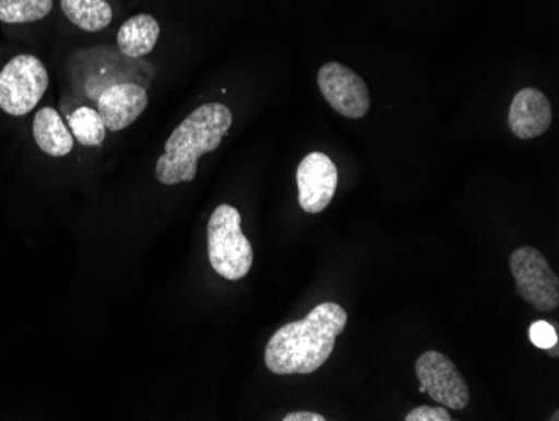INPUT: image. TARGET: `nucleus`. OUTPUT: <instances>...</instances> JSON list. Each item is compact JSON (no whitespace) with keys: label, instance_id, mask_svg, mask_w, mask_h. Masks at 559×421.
<instances>
[{"label":"nucleus","instance_id":"1","mask_svg":"<svg viewBox=\"0 0 559 421\" xmlns=\"http://www.w3.org/2000/svg\"><path fill=\"white\" fill-rule=\"evenodd\" d=\"M347 323V311L337 303L319 304L304 319L282 326L270 338L266 367L280 376L310 375L326 363Z\"/></svg>","mask_w":559,"mask_h":421},{"label":"nucleus","instance_id":"2","mask_svg":"<svg viewBox=\"0 0 559 421\" xmlns=\"http://www.w3.org/2000/svg\"><path fill=\"white\" fill-rule=\"evenodd\" d=\"M234 122V115L222 103H209L194 109L180 127L175 128L165 144V153L156 163L159 184L175 187L193 182L198 172V160L218 150L223 138Z\"/></svg>","mask_w":559,"mask_h":421},{"label":"nucleus","instance_id":"3","mask_svg":"<svg viewBox=\"0 0 559 421\" xmlns=\"http://www.w3.org/2000/svg\"><path fill=\"white\" fill-rule=\"evenodd\" d=\"M209 259L213 270L228 281L250 272L253 247L241 231V215L234 206H219L210 217Z\"/></svg>","mask_w":559,"mask_h":421},{"label":"nucleus","instance_id":"4","mask_svg":"<svg viewBox=\"0 0 559 421\" xmlns=\"http://www.w3.org/2000/svg\"><path fill=\"white\" fill-rule=\"evenodd\" d=\"M49 86L46 66L36 56L19 55L0 71V109L11 116L29 115Z\"/></svg>","mask_w":559,"mask_h":421},{"label":"nucleus","instance_id":"5","mask_svg":"<svg viewBox=\"0 0 559 421\" xmlns=\"http://www.w3.org/2000/svg\"><path fill=\"white\" fill-rule=\"evenodd\" d=\"M510 269L518 294L530 306L542 313H549L559 306V278L538 249L526 245L514 250Z\"/></svg>","mask_w":559,"mask_h":421},{"label":"nucleus","instance_id":"6","mask_svg":"<svg viewBox=\"0 0 559 421\" xmlns=\"http://www.w3.org/2000/svg\"><path fill=\"white\" fill-rule=\"evenodd\" d=\"M320 93L341 116L360 119L369 113L370 93L366 81L341 62H326L317 77Z\"/></svg>","mask_w":559,"mask_h":421},{"label":"nucleus","instance_id":"7","mask_svg":"<svg viewBox=\"0 0 559 421\" xmlns=\"http://www.w3.org/2000/svg\"><path fill=\"white\" fill-rule=\"evenodd\" d=\"M416 376L436 404L455 411L469 405V386L445 354L426 351L416 361Z\"/></svg>","mask_w":559,"mask_h":421},{"label":"nucleus","instance_id":"8","mask_svg":"<svg viewBox=\"0 0 559 421\" xmlns=\"http://www.w3.org/2000/svg\"><path fill=\"white\" fill-rule=\"evenodd\" d=\"M337 185V166L325 153H309L298 165V203L304 212L312 215L323 212L332 203Z\"/></svg>","mask_w":559,"mask_h":421},{"label":"nucleus","instance_id":"9","mask_svg":"<svg viewBox=\"0 0 559 421\" xmlns=\"http://www.w3.org/2000/svg\"><path fill=\"white\" fill-rule=\"evenodd\" d=\"M147 108V93L134 83L115 84L103 91L97 100V113L106 130L122 131L131 127Z\"/></svg>","mask_w":559,"mask_h":421},{"label":"nucleus","instance_id":"10","mask_svg":"<svg viewBox=\"0 0 559 421\" xmlns=\"http://www.w3.org/2000/svg\"><path fill=\"white\" fill-rule=\"evenodd\" d=\"M552 112L548 96L536 87H524L510 106L511 131L520 140H535L551 127Z\"/></svg>","mask_w":559,"mask_h":421},{"label":"nucleus","instance_id":"11","mask_svg":"<svg viewBox=\"0 0 559 421\" xmlns=\"http://www.w3.org/2000/svg\"><path fill=\"white\" fill-rule=\"evenodd\" d=\"M159 33L162 27L153 15H133L118 31V47L128 58H144L155 49Z\"/></svg>","mask_w":559,"mask_h":421},{"label":"nucleus","instance_id":"12","mask_svg":"<svg viewBox=\"0 0 559 421\" xmlns=\"http://www.w3.org/2000/svg\"><path fill=\"white\" fill-rule=\"evenodd\" d=\"M34 140L46 155L61 159L69 155L74 147V137L56 109L43 108L37 112L33 127Z\"/></svg>","mask_w":559,"mask_h":421},{"label":"nucleus","instance_id":"13","mask_svg":"<svg viewBox=\"0 0 559 421\" xmlns=\"http://www.w3.org/2000/svg\"><path fill=\"white\" fill-rule=\"evenodd\" d=\"M66 17L87 33H99L112 21V9L108 0H61Z\"/></svg>","mask_w":559,"mask_h":421},{"label":"nucleus","instance_id":"14","mask_svg":"<svg viewBox=\"0 0 559 421\" xmlns=\"http://www.w3.org/2000/svg\"><path fill=\"white\" fill-rule=\"evenodd\" d=\"M68 125L74 140L80 141L83 147L99 148L105 143L106 127L97 109L87 108V106L75 109L69 116Z\"/></svg>","mask_w":559,"mask_h":421},{"label":"nucleus","instance_id":"15","mask_svg":"<svg viewBox=\"0 0 559 421\" xmlns=\"http://www.w3.org/2000/svg\"><path fill=\"white\" fill-rule=\"evenodd\" d=\"M55 0H0V21L27 24L40 21L52 11Z\"/></svg>","mask_w":559,"mask_h":421},{"label":"nucleus","instance_id":"16","mask_svg":"<svg viewBox=\"0 0 559 421\" xmlns=\"http://www.w3.org/2000/svg\"><path fill=\"white\" fill-rule=\"evenodd\" d=\"M530 339L539 350H548L551 346L558 344V335L555 326L546 320H536L530 328Z\"/></svg>","mask_w":559,"mask_h":421},{"label":"nucleus","instance_id":"17","mask_svg":"<svg viewBox=\"0 0 559 421\" xmlns=\"http://www.w3.org/2000/svg\"><path fill=\"white\" fill-rule=\"evenodd\" d=\"M405 421H452L451 413L445 407H417L405 414Z\"/></svg>","mask_w":559,"mask_h":421},{"label":"nucleus","instance_id":"18","mask_svg":"<svg viewBox=\"0 0 559 421\" xmlns=\"http://www.w3.org/2000/svg\"><path fill=\"white\" fill-rule=\"evenodd\" d=\"M284 421H325L326 418L323 414L313 413V411H294V413H287Z\"/></svg>","mask_w":559,"mask_h":421},{"label":"nucleus","instance_id":"19","mask_svg":"<svg viewBox=\"0 0 559 421\" xmlns=\"http://www.w3.org/2000/svg\"><path fill=\"white\" fill-rule=\"evenodd\" d=\"M545 351L551 358H558L559 356L558 344L551 346V348H548V350H545Z\"/></svg>","mask_w":559,"mask_h":421},{"label":"nucleus","instance_id":"20","mask_svg":"<svg viewBox=\"0 0 559 421\" xmlns=\"http://www.w3.org/2000/svg\"><path fill=\"white\" fill-rule=\"evenodd\" d=\"M551 421H559V411L556 410L555 413H552V417L549 418Z\"/></svg>","mask_w":559,"mask_h":421}]
</instances>
